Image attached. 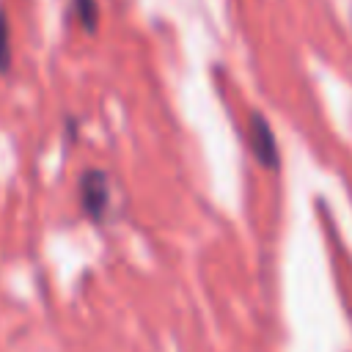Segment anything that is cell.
<instances>
[{"label":"cell","instance_id":"1","mask_svg":"<svg viewBox=\"0 0 352 352\" xmlns=\"http://www.w3.org/2000/svg\"><path fill=\"white\" fill-rule=\"evenodd\" d=\"M77 201L88 220L102 223L110 209V176L102 168H88L77 182Z\"/></svg>","mask_w":352,"mask_h":352},{"label":"cell","instance_id":"2","mask_svg":"<svg viewBox=\"0 0 352 352\" xmlns=\"http://www.w3.org/2000/svg\"><path fill=\"white\" fill-rule=\"evenodd\" d=\"M248 146H250L253 160L261 168H267V170H278L280 168V148H278L275 132H272L270 121L256 110L248 116Z\"/></svg>","mask_w":352,"mask_h":352},{"label":"cell","instance_id":"3","mask_svg":"<svg viewBox=\"0 0 352 352\" xmlns=\"http://www.w3.org/2000/svg\"><path fill=\"white\" fill-rule=\"evenodd\" d=\"M72 11L82 30H88V33L96 30V25H99V3L96 0H72Z\"/></svg>","mask_w":352,"mask_h":352},{"label":"cell","instance_id":"4","mask_svg":"<svg viewBox=\"0 0 352 352\" xmlns=\"http://www.w3.org/2000/svg\"><path fill=\"white\" fill-rule=\"evenodd\" d=\"M11 69V28H8V14L0 8V74Z\"/></svg>","mask_w":352,"mask_h":352}]
</instances>
